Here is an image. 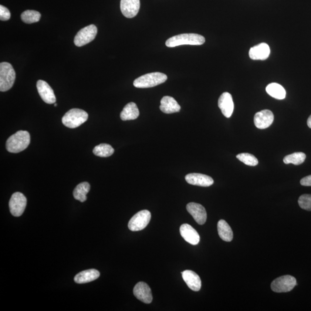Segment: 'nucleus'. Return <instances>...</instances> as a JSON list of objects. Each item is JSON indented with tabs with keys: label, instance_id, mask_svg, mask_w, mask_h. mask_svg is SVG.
Listing matches in <instances>:
<instances>
[{
	"label": "nucleus",
	"instance_id": "29",
	"mask_svg": "<svg viewBox=\"0 0 311 311\" xmlns=\"http://www.w3.org/2000/svg\"><path fill=\"white\" fill-rule=\"evenodd\" d=\"M236 158L242 163L249 166H256L258 164V160L255 156L248 153L240 154L236 156Z\"/></svg>",
	"mask_w": 311,
	"mask_h": 311
},
{
	"label": "nucleus",
	"instance_id": "15",
	"mask_svg": "<svg viewBox=\"0 0 311 311\" xmlns=\"http://www.w3.org/2000/svg\"><path fill=\"white\" fill-rule=\"evenodd\" d=\"M188 184L201 187H209L214 184V179L209 176L198 173L187 174L185 177Z\"/></svg>",
	"mask_w": 311,
	"mask_h": 311
},
{
	"label": "nucleus",
	"instance_id": "23",
	"mask_svg": "<svg viewBox=\"0 0 311 311\" xmlns=\"http://www.w3.org/2000/svg\"><path fill=\"white\" fill-rule=\"evenodd\" d=\"M218 233L219 237L225 242H231L233 233L231 226L224 219H221L218 224Z\"/></svg>",
	"mask_w": 311,
	"mask_h": 311
},
{
	"label": "nucleus",
	"instance_id": "10",
	"mask_svg": "<svg viewBox=\"0 0 311 311\" xmlns=\"http://www.w3.org/2000/svg\"><path fill=\"white\" fill-rule=\"evenodd\" d=\"M36 88L40 97L46 103L52 104L56 103L55 93L48 83L43 80H38L36 83Z\"/></svg>",
	"mask_w": 311,
	"mask_h": 311
},
{
	"label": "nucleus",
	"instance_id": "6",
	"mask_svg": "<svg viewBox=\"0 0 311 311\" xmlns=\"http://www.w3.org/2000/svg\"><path fill=\"white\" fill-rule=\"evenodd\" d=\"M297 285L295 277L289 276H283L274 280L271 284V288L276 293L289 292Z\"/></svg>",
	"mask_w": 311,
	"mask_h": 311
},
{
	"label": "nucleus",
	"instance_id": "11",
	"mask_svg": "<svg viewBox=\"0 0 311 311\" xmlns=\"http://www.w3.org/2000/svg\"><path fill=\"white\" fill-rule=\"evenodd\" d=\"M274 114L269 110H263L256 113L254 116V124L259 129L265 128L271 126L274 121Z\"/></svg>",
	"mask_w": 311,
	"mask_h": 311
},
{
	"label": "nucleus",
	"instance_id": "8",
	"mask_svg": "<svg viewBox=\"0 0 311 311\" xmlns=\"http://www.w3.org/2000/svg\"><path fill=\"white\" fill-rule=\"evenodd\" d=\"M97 29L95 26L91 25L81 29L74 37V42L78 47H82L92 42L97 35Z\"/></svg>",
	"mask_w": 311,
	"mask_h": 311
},
{
	"label": "nucleus",
	"instance_id": "33",
	"mask_svg": "<svg viewBox=\"0 0 311 311\" xmlns=\"http://www.w3.org/2000/svg\"><path fill=\"white\" fill-rule=\"evenodd\" d=\"M307 125L310 128H311V115L307 120Z\"/></svg>",
	"mask_w": 311,
	"mask_h": 311
},
{
	"label": "nucleus",
	"instance_id": "7",
	"mask_svg": "<svg viewBox=\"0 0 311 311\" xmlns=\"http://www.w3.org/2000/svg\"><path fill=\"white\" fill-rule=\"evenodd\" d=\"M151 219V214L147 210L141 211L135 215L128 222V227L131 231H139L147 227Z\"/></svg>",
	"mask_w": 311,
	"mask_h": 311
},
{
	"label": "nucleus",
	"instance_id": "9",
	"mask_svg": "<svg viewBox=\"0 0 311 311\" xmlns=\"http://www.w3.org/2000/svg\"><path fill=\"white\" fill-rule=\"evenodd\" d=\"M27 198L21 192H16L12 195L9 202L10 212L15 217H20L25 211Z\"/></svg>",
	"mask_w": 311,
	"mask_h": 311
},
{
	"label": "nucleus",
	"instance_id": "13",
	"mask_svg": "<svg viewBox=\"0 0 311 311\" xmlns=\"http://www.w3.org/2000/svg\"><path fill=\"white\" fill-rule=\"evenodd\" d=\"M140 8V0H121V10L127 18L136 16Z\"/></svg>",
	"mask_w": 311,
	"mask_h": 311
},
{
	"label": "nucleus",
	"instance_id": "4",
	"mask_svg": "<svg viewBox=\"0 0 311 311\" xmlns=\"http://www.w3.org/2000/svg\"><path fill=\"white\" fill-rule=\"evenodd\" d=\"M16 79V73L11 63H0V91L5 92L11 89Z\"/></svg>",
	"mask_w": 311,
	"mask_h": 311
},
{
	"label": "nucleus",
	"instance_id": "21",
	"mask_svg": "<svg viewBox=\"0 0 311 311\" xmlns=\"http://www.w3.org/2000/svg\"><path fill=\"white\" fill-rule=\"evenodd\" d=\"M100 273L96 269L84 270L74 277V281L77 283H86L93 281L99 278Z\"/></svg>",
	"mask_w": 311,
	"mask_h": 311
},
{
	"label": "nucleus",
	"instance_id": "14",
	"mask_svg": "<svg viewBox=\"0 0 311 311\" xmlns=\"http://www.w3.org/2000/svg\"><path fill=\"white\" fill-rule=\"evenodd\" d=\"M133 293L136 298L144 303L150 304L153 300L150 286L144 282L136 284L133 289Z\"/></svg>",
	"mask_w": 311,
	"mask_h": 311
},
{
	"label": "nucleus",
	"instance_id": "18",
	"mask_svg": "<svg viewBox=\"0 0 311 311\" xmlns=\"http://www.w3.org/2000/svg\"><path fill=\"white\" fill-rule=\"evenodd\" d=\"M182 275L189 288L195 292H198L201 289V280L197 273L191 270H185L182 273Z\"/></svg>",
	"mask_w": 311,
	"mask_h": 311
},
{
	"label": "nucleus",
	"instance_id": "20",
	"mask_svg": "<svg viewBox=\"0 0 311 311\" xmlns=\"http://www.w3.org/2000/svg\"><path fill=\"white\" fill-rule=\"evenodd\" d=\"M160 109L165 114H172L179 112L181 106L174 97L165 96L161 100Z\"/></svg>",
	"mask_w": 311,
	"mask_h": 311
},
{
	"label": "nucleus",
	"instance_id": "24",
	"mask_svg": "<svg viewBox=\"0 0 311 311\" xmlns=\"http://www.w3.org/2000/svg\"><path fill=\"white\" fill-rule=\"evenodd\" d=\"M266 91L270 96L276 99L282 100L286 97V91L280 84L273 83L266 87Z\"/></svg>",
	"mask_w": 311,
	"mask_h": 311
},
{
	"label": "nucleus",
	"instance_id": "26",
	"mask_svg": "<svg viewBox=\"0 0 311 311\" xmlns=\"http://www.w3.org/2000/svg\"><path fill=\"white\" fill-rule=\"evenodd\" d=\"M93 152L97 156L107 157L114 154V150L109 144H101L94 148Z\"/></svg>",
	"mask_w": 311,
	"mask_h": 311
},
{
	"label": "nucleus",
	"instance_id": "25",
	"mask_svg": "<svg viewBox=\"0 0 311 311\" xmlns=\"http://www.w3.org/2000/svg\"><path fill=\"white\" fill-rule=\"evenodd\" d=\"M90 185L88 182H83L78 185L73 191V197L81 202L87 200V194L90 190Z\"/></svg>",
	"mask_w": 311,
	"mask_h": 311
},
{
	"label": "nucleus",
	"instance_id": "3",
	"mask_svg": "<svg viewBox=\"0 0 311 311\" xmlns=\"http://www.w3.org/2000/svg\"><path fill=\"white\" fill-rule=\"evenodd\" d=\"M167 80L166 74L154 72L145 74L134 80L133 85L138 89H148L160 85Z\"/></svg>",
	"mask_w": 311,
	"mask_h": 311
},
{
	"label": "nucleus",
	"instance_id": "30",
	"mask_svg": "<svg viewBox=\"0 0 311 311\" xmlns=\"http://www.w3.org/2000/svg\"><path fill=\"white\" fill-rule=\"evenodd\" d=\"M300 208L308 211H311V194H303L299 198Z\"/></svg>",
	"mask_w": 311,
	"mask_h": 311
},
{
	"label": "nucleus",
	"instance_id": "22",
	"mask_svg": "<svg viewBox=\"0 0 311 311\" xmlns=\"http://www.w3.org/2000/svg\"><path fill=\"white\" fill-rule=\"evenodd\" d=\"M140 112L136 103L131 102L126 104L121 113V118L123 121H130L137 119Z\"/></svg>",
	"mask_w": 311,
	"mask_h": 311
},
{
	"label": "nucleus",
	"instance_id": "32",
	"mask_svg": "<svg viewBox=\"0 0 311 311\" xmlns=\"http://www.w3.org/2000/svg\"><path fill=\"white\" fill-rule=\"evenodd\" d=\"M300 184L304 187H311V175L303 178L300 181Z\"/></svg>",
	"mask_w": 311,
	"mask_h": 311
},
{
	"label": "nucleus",
	"instance_id": "2",
	"mask_svg": "<svg viewBox=\"0 0 311 311\" xmlns=\"http://www.w3.org/2000/svg\"><path fill=\"white\" fill-rule=\"evenodd\" d=\"M205 42L204 36L197 33H184L171 37L167 40L165 45L175 47L184 45H202Z\"/></svg>",
	"mask_w": 311,
	"mask_h": 311
},
{
	"label": "nucleus",
	"instance_id": "12",
	"mask_svg": "<svg viewBox=\"0 0 311 311\" xmlns=\"http://www.w3.org/2000/svg\"><path fill=\"white\" fill-rule=\"evenodd\" d=\"M187 209L198 224H205L207 219V214L204 206L197 203L190 202L187 204Z\"/></svg>",
	"mask_w": 311,
	"mask_h": 311
},
{
	"label": "nucleus",
	"instance_id": "16",
	"mask_svg": "<svg viewBox=\"0 0 311 311\" xmlns=\"http://www.w3.org/2000/svg\"><path fill=\"white\" fill-rule=\"evenodd\" d=\"M218 106L226 118L231 117L234 110V103L231 94L228 93H223L219 97Z\"/></svg>",
	"mask_w": 311,
	"mask_h": 311
},
{
	"label": "nucleus",
	"instance_id": "31",
	"mask_svg": "<svg viewBox=\"0 0 311 311\" xmlns=\"http://www.w3.org/2000/svg\"><path fill=\"white\" fill-rule=\"evenodd\" d=\"M11 18V13L9 9L2 5H0V20L1 21H7Z\"/></svg>",
	"mask_w": 311,
	"mask_h": 311
},
{
	"label": "nucleus",
	"instance_id": "1",
	"mask_svg": "<svg viewBox=\"0 0 311 311\" xmlns=\"http://www.w3.org/2000/svg\"><path fill=\"white\" fill-rule=\"evenodd\" d=\"M28 131L20 130L10 137L6 143V149L10 153L17 154L25 150L30 143Z\"/></svg>",
	"mask_w": 311,
	"mask_h": 311
},
{
	"label": "nucleus",
	"instance_id": "27",
	"mask_svg": "<svg viewBox=\"0 0 311 311\" xmlns=\"http://www.w3.org/2000/svg\"><path fill=\"white\" fill-rule=\"evenodd\" d=\"M306 158V155L303 152H295L284 157L283 163L286 164H293L298 165L303 163Z\"/></svg>",
	"mask_w": 311,
	"mask_h": 311
},
{
	"label": "nucleus",
	"instance_id": "34",
	"mask_svg": "<svg viewBox=\"0 0 311 311\" xmlns=\"http://www.w3.org/2000/svg\"><path fill=\"white\" fill-rule=\"evenodd\" d=\"M57 106V104L56 103H55V106L56 107Z\"/></svg>",
	"mask_w": 311,
	"mask_h": 311
},
{
	"label": "nucleus",
	"instance_id": "19",
	"mask_svg": "<svg viewBox=\"0 0 311 311\" xmlns=\"http://www.w3.org/2000/svg\"><path fill=\"white\" fill-rule=\"evenodd\" d=\"M182 237L192 245H197L200 241L198 233L192 226L187 224L182 225L180 227Z\"/></svg>",
	"mask_w": 311,
	"mask_h": 311
},
{
	"label": "nucleus",
	"instance_id": "5",
	"mask_svg": "<svg viewBox=\"0 0 311 311\" xmlns=\"http://www.w3.org/2000/svg\"><path fill=\"white\" fill-rule=\"evenodd\" d=\"M89 114L85 111L79 109H73L64 115L62 124L69 128L79 127L88 120Z\"/></svg>",
	"mask_w": 311,
	"mask_h": 311
},
{
	"label": "nucleus",
	"instance_id": "17",
	"mask_svg": "<svg viewBox=\"0 0 311 311\" xmlns=\"http://www.w3.org/2000/svg\"><path fill=\"white\" fill-rule=\"evenodd\" d=\"M270 54L269 46L268 44L262 43L250 49L249 56L253 60H265L268 59Z\"/></svg>",
	"mask_w": 311,
	"mask_h": 311
},
{
	"label": "nucleus",
	"instance_id": "28",
	"mask_svg": "<svg viewBox=\"0 0 311 311\" xmlns=\"http://www.w3.org/2000/svg\"><path fill=\"white\" fill-rule=\"evenodd\" d=\"M41 17L40 13L33 10H27L23 12L21 15V19L24 23L27 24H32L39 21Z\"/></svg>",
	"mask_w": 311,
	"mask_h": 311
}]
</instances>
